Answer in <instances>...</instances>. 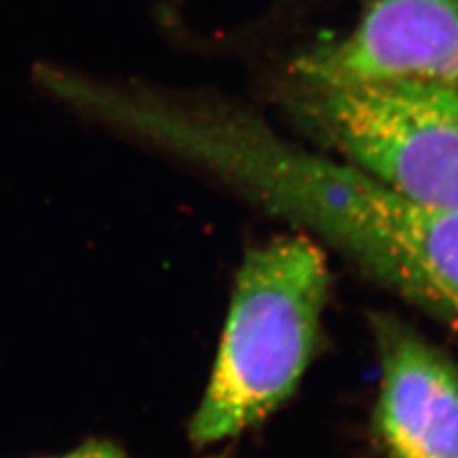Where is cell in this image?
I'll return each mask as SVG.
<instances>
[{"label":"cell","mask_w":458,"mask_h":458,"mask_svg":"<svg viewBox=\"0 0 458 458\" xmlns=\"http://www.w3.org/2000/svg\"><path fill=\"white\" fill-rule=\"evenodd\" d=\"M40 458H132L117 443L106 439V437H89L84 439L81 445L71 449L64 454H54V456H40ZM207 458H227L225 453L212 454Z\"/></svg>","instance_id":"cell-6"},{"label":"cell","mask_w":458,"mask_h":458,"mask_svg":"<svg viewBox=\"0 0 458 458\" xmlns=\"http://www.w3.org/2000/svg\"><path fill=\"white\" fill-rule=\"evenodd\" d=\"M328 289L327 254L304 232L245 252L216 360L188 424L195 447L235 439L294 394L318 348Z\"/></svg>","instance_id":"cell-2"},{"label":"cell","mask_w":458,"mask_h":458,"mask_svg":"<svg viewBox=\"0 0 458 458\" xmlns=\"http://www.w3.org/2000/svg\"><path fill=\"white\" fill-rule=\"evenodd\" d=\"M90 114L208 172L458 335V208L414 200L237 107L102 82Z\"/></svg>","instance_id":"cell-1"},{"label":"cell","mask_w":458,"mask_h":458,"mask_svg":"<svg viewBox=\"0 0 458 458\" xmlns=\"http://www.w3.org/2000/svg\"><path fill=\"white\" fill-rule=\"evenodd\" d=\"M380 357L375 429L384 458H458V369L392 315L370 318Z\"/></svg>","instance_id":"cell-5"},{"label":"cell","mask_w":458,"mask_h":458,"mask_svg":"<svg viewBox=\"0 0 458 458\" xmlns=\"http://www.w3.org/2000/svg\"><path fill=\"white\" fill-rule=\"evenodd\" d=\"M302 131L388 188L458 208V94L411 79L293 81Z\"/></svg>","instance_id":"cell-3"},{"label":"cell","mask_w":458,"mask_h":458,"mask_svg":"<svg viewBox=\"0 0 458 458\" xmlns=\"http://www.w3.org/2000/svg\"><path fill=\"white\" fill-rule=\"evenodd\" d=\"M293 81L411 79L458 94V0H372L350 31L300 54Z\"/></svg>","instance_id":"cell-4"}]
</instances>
